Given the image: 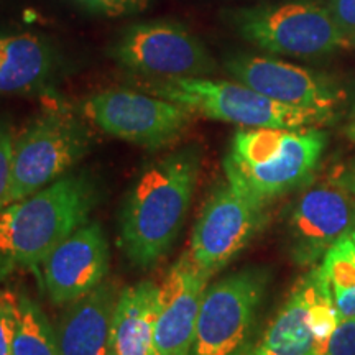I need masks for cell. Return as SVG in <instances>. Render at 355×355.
Returning a JSON list of instances; mask_svg holds the SVG:
<instances>
[{
	"mask_svg": "<svg viewBox=\"0 0 355 355\" xmlns=\"http://www.w3.org/2000/svg\"><path fill=\"white\" fill-rule=\"evenodd\" d=\"M13 145H15V135L12 127L6 122H0V207L6 204L10 189Z\"/></svg>",
	"mask_w": 355,
	"mask_h": 355,
	"instance_id": "7402d4cb",
	"label": "cell"
},
{
	"mask_svg": "<svg viewBox=\"0 0 355 355\" xmlns=\"http://www.w3.org/2000/svg\"><path fill=\"white\" fill-rule=\"evenodd\" d=\"M326 355H355V321H339Z\"/></svg>",
	"mask_w": 355,
	"mask_h": 355,
	"instance_id": "cb8c5ba5",
	"label": "cell"
},
{
	"mask_svg": "<svg viewBox=\"0 0 355 355\" xmlns=\"http://www.w3.org/2000/svg\"><path fill=\"white\" fill-rule=\"evenodd\" d=\"M326 135L313 127H243L224 158L225 180L265 206L309 183L321 163Z\"/></svg>",
	"mask_w": 355,
	"mask_h": 355,
	"instance_id": "3957f363",
	"label": "cell"
},
{
	"mask_svg": "<svg viewBox=\"0 0 355 355\" xmlns=\"http://www.w3.org/2000/svg\"><path fill=\"white\" fill-rule=\"evenodd\" d=\"M13 293L0 291V355H12Z\"/></svg>",
	"mask_w": 355,
	"mask_h": 355,
	"instance_id": "603a6c76",
	"label": "cell"
},
{
	"mask_svg": "<svg viewBox=\"0 0 355 355\" xmlns=\"http://www.w3.org/2000/svg\"><path fill=\"white\" fill-rule=\"evenodd\" d=\"M347 133H349V137L350 139H352L354 141H355V121L350 123V127L347 128Z\"/></svg>",
	"mask_w": 355,
	"mask_h": 355,
	"instance_id": "4316f807",
	"label": "cell"
},
{
	"mask_svg": "<svg viewBox=\"0 0 355 355\" xmlns=\"http://www.w3.org/2000/svg\"><path fill=\"white\" fill-rule=\"evenodd\" d=\"M337 176L344 181V184L347 186V188L350 189V193L355 196V163L349 168V170H343Z\"/></svg>",
	"mask_w": 355,
	"mask_h": 355,
	"instance_id": "484cf974",
	"label": "cell"
},
{
	"mask_svg": "<svg viewBox=\"0 0 355 355\" xmlns=\"http://www.w3.org/2000/svg\"><path fill=\"white\" fill-rule=\"evenodd\" d=\"M74 6L92 15L119 19V17L135 15L148 8L150 0H71Z\"/></svg>",
	"mask_w": 355,
	"mask_h": 355,
	"instance_id": "44dd1931",
	"label": "cell"
},
{
	"mask_svg": "<svg viewBox=\"0 0 355 355\" xmlns=\"http://www.w3.org/2000/svg\"><path fill=\"white\" fill-rule=\"evenodd\" d=\"M83 117L114 139L145 148H162L180 140L194 115L163 97L109 89L81 102Z\"/></svg>",
	"mask_w": 355,
	"mask_h": 355,
	"instance_id": "ba28073f",
	"label": "cell"
},
{
	"mask_svg": "<svg viewBox=\"0 0 355 355\" xmlns=\"http://www.w3.org/2000/svg\"><path fill=\"white\" fill-rule=\"evenodd\" d=\"M331 15L349 40H355V0H332Z\"/></svg>",
	"mask_w": 355,
	"mask_h": 355,
	"instance_id": "d4e9b609",
	"label": "cell"
},
{
	"mask_svg": "<svg viewBox=\"0 0 355 355\" xmlns=\"http://www.w3.org/2000/svg\"><path fill=\"white\" fill-rule=\"evenodd\" d=\"M225 68L239 83L293 107L332 114L343 99V91L334 83L273 58L234 55L225 61Z\"/></svg>",
	"mask_w": 355,
	"mask_h": 355,
	"instance_id": "5bb4252c",
	"label": "cell"
},
{
	"mask_svg": "<svg viewBox=\"0 0 355 355\" xmlns=\"http://www.w3.org/2000/svg\"><path fill=\"white\" fill-rule=\"evenodd\" d=\"M55 71L56 53L46 40L26 32H0V96L38 91Z\"/></svg>",
	"mask_w": 355,
	"mask_h": 355,
	"instance_id": "2e32d148",
	"label": "cell"
},
{
	"mask_svg": "<svg viewBox=\"0 0 355 355\" xmlns=\"http://www.w3.org/2000/svg\"><path fill=\"white\" fill-rule=\"evenodd\" d=\"M321 270L340 321H355V241L343 239L324 255Z\"/></svg>",
	"mask_w": 355,
	"mask_h": 355,
	"instance_id": "ffe728a7",
	"label": "cell"
},
{
	"mask_svg": "<svg viewBox=\"0 0 355 355\" xmlns=\"http://www.w3.org/2000/svg\"><path fill=\"white\" fill-rule=\"evenodd\" d=\"M288 248L301 266H316L355 229V196L339 176L311 184L296 199L288 219Z\"/></svg>",
	"mask_w": 355,
	"mask_h": 355,
	"instance_id": "8fae6325",
	"label": "cell"
},
{
	"mask_svg": "<svg viewBox=\"0 0 355 355\" xmlns=\"http://www.w3.org/2000/svg\"><path fill=\"white\" fill-rule=\"evenodd\" d=\"M265 204L222 181L204 204L191 234V260L212 277L230 263L265 227Z\"/></svg>",
	"mask_w": 355,
	"mask_h": 355,
	"instance_id": "30bf717a",
	"label": "cell"
},
{
	"mask_svg": "<svg viewBox=\"0 0 355 355\" xmlns=\"http://www.w3.org/2000/svg\"><path fill=\"white\" fill-rule=\"evenodd\" d=\"M92 145L87 123L66 109H44L15 137L7 201L46 188L78 165Z\"/></svg>",
	"mask_w": 355,
	"mask_h": 355,
	"instance_id": "8992f818",
	"label": "cell"
},
{
	"mask_svg": "<svg viewBox=\"0 0 355 355\" xmlns=\"http://www.w3.org/2000/svg\"><path fill=\"white\" fill-rule=\"evenodd\" d=\"M148 94L175 102L194 117L237 123L241 127L304 128L329 122L331 112L293 107L270 99L242 83L207 78L150 79Z\"/></svg>",
	"mask_w": 355,
	"mask_h": 355,
	"instance_id": "277c9868",
	"label": "cell"
},
{
	"mask_svg": "<svg viewBox=\"0 0 355 355\" xmlns=\"http://www.w3.org/2000/svg\"><path fill=\"white\" fill-rule=\"evenodd\" d=\"M109 55L121 68L153 79L204 78L216 61L196 35L173 20L137 21L115 37Z\"/></svg>",
	"mask_w": 355,
	"mask_h": 355,
	"instance_id": "52a82bcc",
	"label": "cell"
},
{
	"mask_svg": "<svg viewBox=\"0 0 355 355\" xmlns=\"http://www.w3.org/2000/svg\"><path fill=\"white\" fill-rule=\"evenodd\" d=\"M109 242L99 222L87 220L40 265L53 303L68 306L96 290L109 273Z\"/></svg>",
	"mask_w": 355,
	"mask_h": 355,
	"instance_id": "7c38bea8",
	"label": "cell"
},
{
	"mask_svg": "<svg viewBox=\"0 0 355 355\" xmlns=\"http://www.w3.org/2000/svg\"><path fill=\"white\" fill-rule=\"evenodd\" d=\"M121 291L114 282L66 306L56 337L61 355H107L114 311Z\"/></svg>",
	"mask_w": 355,
	"mask_h": 355,
	"instance_id": "9a60e30c",
	"label": "cell"
},
{
	"mask_svg": "<svg viewBox=\"0 0 355 355\" xmlns=\"http://www.w3.org/2000/svg\"><path fill=\"white\" fill-rule=\"evenodd\" d=\"M201 158L198 145L173 150L146 166L128 191L119 216V245L137 268H153L176 243L196 191Z\"/></svg>",
	"mask_w": 355,
	"mask_h": 355,
	"instance_id": "6da1fadb",
	"label": "cell"
},
{
	"mask_svg": "<svg viewBox=\"0 0 355 355\" xmlns=\"http://www.w3.org/2000/svg\"><path fill=\"white\" fill-rule=\"evenodd\" d=\"M159 285L141 282L119 295L107 355H157L155 321Z\"/></svg>",
	"mask_w": 355,
	"mask_h": 355,
	"instance_id": "e0dca14e",
	"label": "cell"
},
{
	"mask_svg": "<svg viewBox=\"0 0 355 355\" xmlns=\"http://www.w3.org/2000/svg\"><path fill=\"white\" fill-rule=\"evenodd\" d=\"M272 273L248 266L207 286L191 355H250Z\"/></svg>",
	"mask_w": 355,
	"mask_h": 355,
	"instance_id": "5b68a950",
	"label": "cell"
},
{
	"mask_svg": "<svg viewBox=\"0 0 355 355\" xmlns=\"http://www.w3.org/2000/svg\"><path fill=\"white\" fill-rule=\"evenodd\" d=\"M12 355H61L46 314L26 295H13Z\"/></svg>",
	"mask_w": 355,
	"mask_h": 355,
	"instance_id": "d6986e66",
	"label": "cell"
},
{
	"mask_svg": "<svg viewBox=\"0 0 355 355\" xmlns=\"http://www.w3.org/2000/svg\"><path fill=\"white\" fill-rule=\"evenodd\" d=\"M211 273L191 260L188 252L168 270L159 285L155 321L157 355H191L201 303Z\"/></svg>",
	"mask_w": 355,
	"mask_h": 355,
	"instance_id": "4fadbf2b",
	"label": "cell"
},
{
	"mask_svg": "<svg viewBox=\"0 0 355 355\" xmlns=\"http://www.w3.org/2000/svg\"><path fill=\"white\" fill-rule=\"evenodd\" d=\"M101 202V186L89 173H69L20 201L0 207V278L38 268L89 220Z\"/></svg>",
	"mask_w": 355,
	"mask_h": 355,
	"instance_id": "7a4b0ae2",
	"label": "cell"
},
{
	"mask_svg": "<svg viewBox=\"0 0 355 355\" xmlns=\"http://www.w3.org/2000/svg\"><path fill=\"white\" fill-rule=\"evenodd\" d=\"M239 32L255 46L290 56H319L350 44L331 12L309 2L242 10Z\"/></svg>",
	"mask_w": 355,
	"mask_h": 355,
	"instance_id": "9c48e42d",
	"label": "cell"
},
{
	"mask_svg": "<svg viewBox=\"0 0 355 355\" xmlns=\"http://www.w3.org/2000/svg\"><path fill=\"white\" fill-rule=\"evenodd\" d=\"M352 237H354V241H355V229H354V232H352Z\"/></svg>",
	"mask_w": 355,
	"mask_h": 355,
	"instance_id": "83f0119b",
	"label": "cell"
},
{
	"mask_svg": "<svg viewBox=\"0 0 355 355\" xmlns=\"http://www.w3.org/2000/svg\"><path fill=\"white\" fill-rule=\"evenodd\" d=\"M250 355H318L304 277L293 288L290 298L266 327L261 339L257 340Z\"/></svg>",
	"mask_w": 355,
	"mask_h": 355,
	"instance_id": "ac0fdd59",
	"label": "cell"
}]
</instances>
